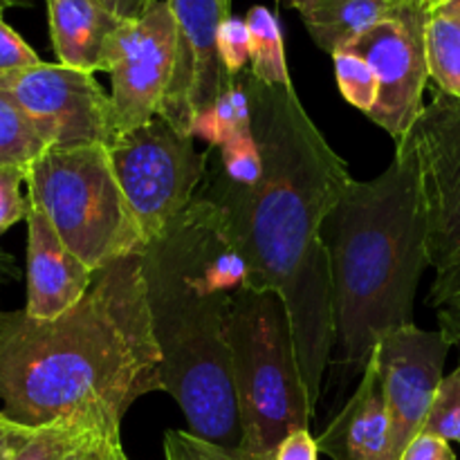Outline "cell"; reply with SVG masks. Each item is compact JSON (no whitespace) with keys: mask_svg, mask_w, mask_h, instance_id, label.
Masks as SVG:
<instances>
[{"mask_svg":"<svg viewBox=\"0 0 460 460\" xmlns=\"http://www.w3.org/2000/svg\"><path fill=\"white\" fill-rule=\"evenodd\" d=\"M427 305L436 313L445 340L460 349V256L449 268L436 272Z\"/></svg>","mask_w":460,"mask_h":460,"instance_id":"603a6c76","label":"cell"},{"mask_svg":"<svg viewBox=\"0 0 460 460\" xmlns=\"http://www.w3.org/2000/svg\"><path fill=\"white\" fill-rule=\"evenodd\" d=\"M4 7H13V4H30L31 0H3Z\"/></svg>","mask_w":460,"mask_h":460,"instance_id":"ab89813d","label":"cell"},{"mask_svg":"<svg viewBox=\"0 0 460 460\" xmlns=\"http://www.w3.org/2000/svg\"><path fill=\"white\" fill-rule=\"evenodd\" d=\"M218 148V169L229 182H236L241 184V187H252L254 182H259L261 171H263V162H261V153L259 146H256L252 128L234 135L232 139L220 144Z\"/></svg>","mask_w":460,"mask_h":460,"instance_id":"cb8c5ba5","label":"cell"},{"mask_svg":"<svg viewBox=\"0 0 460 460\" xmlns=\"http://www.w3.org/2000/svg\"><path fill=\"white\" fill-rule=\"evenodd\" d=\"M427 66L436 88L460 99V18L443 12L429 13Z\"/></svg>","mask_w":460,"mask_h":460,"instance_id":"ffe728a7","label":"cell"},{"mask_svg":"<svg viewBox=\"0 0 460 460\" xmlns=\"http://www.w3.org/2000/svg\"><path fill=\"white\" fill-rule=\"evenodd\" d=\"M279 3H283V4H288V7H292V9H304V7H308L310 3H314V0H279Z\"/></svg>","mask_w":460,"mask_h":460,"instance_id":"8d00e7d4","label":"cell"},{"mask_svg":"<svg viewBox=\"0 0 460 460\" xmlns=\"http://www.w3.org/2000/svg\"><path fill=\"white\" fill-rule=\"evenodd\" d=\"M422 3L400 4L398 12L359 36L349 52L359 54L377 76V102L368 119L385 128L395 144L404 142L425 111L427 21Z\"/></svg>","mask_w":460,"mask_h":460,"instance_id":"30bf717a","label":"cell"},{"mask_svg":"<svg viewBox=\"0 0 460 460\" xmlns=\"http://www.w3.org/2000/svg\"><path fill=\"white\" fill-rule=\"evenodd\" d=\"M99 3L106 9H111L121 21H130V18L142 16L153 0H99Z\"/></svg>","mask_w":460,"mask_h":460,"instance_id":"d6a6232c","label":"cell"},{"mask_svg":"<svg viewBox=\"0 0 460 460\" xmlns=\"http://www.w3.org/2000/svg\"><path fill=\"white\" fill-rule=\"evenodd\" d=\"M332 66H335L337 85L346 102L368 115L377 102V76L371 66L359 54L349 49L332 54Z\"/></svg>","mask_w":460,"mask_h":460,"instance_id":"7402d4cb","label":"cell"},{"mask_svg":"<svg viewBox=\"0 0 460 460\" xmlns=\"http://www.w3.org/2000/svg\"><path fill=\"white\" fill-rule=\"evenodd\" d=\"M48 144L12 97L0 93V164L30 169Z\"/></svg>","mask_w":460,"mask_h":460,"instance_id":"44dd1931","label":"cell"},{"mask_svg":"<svg viewBox=\"0 0 460 460\" xmlns=\"http://www.w3.org/2000/svg\"><path fill=\"white\" fill-rule=\"evenodd\" d=\"M400 460H456V454H454L449 440L429 434V431H420L407 445Z\"/></svg>","mask_w":460,"mask_h":460,"instance_id":"f546056e","label":"cell"},{"mask_svg":"<svg viewBox=\"0 0 460 460\" xmlns=\"http://www.w3.org/2000/svg\"><path fill=\"white\" fill-rule=\"evenodd\" d=\"M218 54L225 70L232 76L245 70L247 61L252 58V36L245 18L232 13L225 18L218 30Z\"/></svg>","mask_w":460,"mask_h":460,"instance_id":"484cf974","label":"cell"},{"mask_svg":"<svg viewBox=\"0 0 460 460\" xmlns=\"http://www.w3.org/2000/svg\"><path fill=\"white\" fill-rule=\"evenodd\" d=\"M99 434L103 431L88 422H54V425L30 429L9 460H76L85 445Z\"/></svg>","mask_w":460,"mask_h":460,"instance_id":"d6986e66","label":"cell"},{"mask_svg":"<svg viewBox=\"0 0 460 460\" xmlns=\"http://www.w3.org/2000/svg\"><path fill=\"white\" fill-rule=\"evenodd\" d=\"M4 3L0 0V72H13L22 70V67H31L40 63L39 54L21 39L16 30L7 25L3 18Z\"/></svg>","mask_w":460,"mask_h":460,"instance_id":"f1b7e54d","label":"cell"},{"mask_svg":"<svg viewBox=\"0 0 460 460\" xmlns=\"http://www.w3.org/2000/svg\"><path fill=\"white\" fill-rule=\"evenodd\" d=\"M25 184L30 205L48 216L63 243L94 272L144 250L103 144L48 148L27 169Z\"/></svg>","mask_w":460,"mask_h":460,"instance_id":"8992f818","label":"cell"},{"mask_svg":"<svg viewBox=\"0 0 460 460\" xmlns=\"http://www.w3.org/2000/svg\"><path fill=\"white\" fill-rule=\"evenodd\" d=\"M164 456L166 460H232L227 449L180 429L164 434Z\"/></svg>","mask_w":460,"mask_h":460,"instance_id":"83f0119b","label":"cell"},{"mask_svg":"<svg viewBox=\"0 0 460 460\" xmlns=\"http://www.w3.org/2000/svg\"><path fill=\"white\" fill-rule=\"evenodd\" d=\"M0 93L12 97L34 124L48 148L103 144L117 139L111 94L90 72L61 63H36L0 72Z\"/></svg>","mask_w":460,"mask_h":460,"instance_id":"ba28073f","label":"cell"},{"mask_svg":"<svg viewBox=\"0 0 460 460\" xmlns=\"http://www.w3.org/2000/svg\"><path fill=\"white\" fill-rule=\"evenodd\" d=\"M407 137L420 162L429 265L440 272L460 256V99L434 88Z\"/></svg>","mask_w":460,"mask_h":460,"instance_id":"8fae6325","label":"cell"},{"mask_svg":"<svg viewBox=\"0 0 460 460\" xmlns=\"http://www.w3.org/2000/svg\"><path fill=\"white\" fill-rule=\"evenodd\" d=\"M245 21L252 36V76L265 85H283V88L292 85L277 13L263 4H256L247 12Z\"/></svg>","mask_w":460,"mask_h":460,"instance_id":"ac0fdd59","label":"cell"},{"mask_svg":"<svg viewBox=\"0 0 460 460\" xmlns=\"http://www.w3.org/2000/svg\"><path fill=\"white\" fill-rule=\"evenodd\" d=\"M90 270L63 243L40 209L27 216V304L25 313L39 322H52L75 308L90 290Z\"/></svg>","mask_w":460,"mask_h":460,"instance_id":"5bb4252c","label":"cell"},{"mask_svg":"<svg viewBox=\"0 0 460 460\" xmlns=\"http://www.w3.org/2000/svg\"><path fill=\"white\" fill-rule=\"evenodd\" d=\"M162 391L182 409L189 431L223 449L243 443L232 380L229 328L247 286V263L223 207L196 200L142 250Z\"/></svg>","mask_w":460,"mask_h":460,"instance_id":"3957f363","label":"cell"},{"mask_svg":"<svg viewBox=\"0 0 460 460\" xmlns=\"http://www.w3.org/2000/svg\"><path fill=\"white\" fill-rule=\"evenodd\" d=\"M317 445L331 460H395L376 350L359 376L355 394L319 436Z\"/></svg>","mask_w":460,"mask_h":460,"instance_id":"9a60e30c","label":"cell"},{"mask_svg":"<svg viewBox=\"0 0 460 460\" xmlns=\"http://www.w3.org/2000/svg\"><path fill=\"white\" fill-rule=\"evenodd\" d=\"M160 359L139 252L97 270L52 322L0 313V413L27 429L76 420L119 436L130 404L162 391Z\"/></svg>","mask_w":460,"mask_h":460,"instance_id":"7a4b0ae2","label":"cell"},{"mask_svg":"<svg viewBox=\"0 0 460 460\" xmlns=\"http://www.w3.org/2000/svg\"><path fill=\"white\" fill-rule=\"evenodd\" d=\"M422 431L460 445V364L440 382L434 407Z\"/></svg>","mask_w":460,"mask_h":460,"instance_id":"d4e9b609","label":"cell"},{"mask_svg":"<svg viewBox=\"0 0 460 460\" xmlns=\"http://www.w3.org/2000/svg\"><path fill=\"white\" fill-rule=\"evenodd\" d=\"M398 7L391 0H314L299 13L314 43L332 57L394 16Z\"/></svg>","mask_w":460,"mask_h":460,"instance_id":"e0dca14e","label":"cell"},{"mask_svg":"<svg viewBox=\"0 0 460 460\" xmlns=\"http://www.w3.org/2000/svg\"><path fill=\"white\" fill-rule=\"evenodd\" d=\"M391 3H395V4H413V3H422V4H425V0H391Z\"/></svg>","mask_w":460,"mask_h":460,"instance_id":"60d3db41","label":"cell"},{"mask_svg":"<svg viewBox=\"0 0 460 460\" xmlns=\"http://www.w3.org/2000/svg\"><path fill=\"white\" fill-rule=\"evenodd\" d=\"M178 22L169 0H153L146 12L124 21L106 48L112 81V119L117 137L148 124L173 79Z\"/></svg>","mask_w":460,"mask_h":460,"instance_id":"9c48e42d","label":"cell"},{"mask_svg":"<svg viewBox=\"0 0 460 460\" xmlns=\"http://www.w3.org/2000/svg\"><path fill=\"white\" fill-rule=\"evenodd\" d=\"M434 12H443V13H449V16H454V18H460V0H447V3L440 4L438 9H434Z\"/></svg>","mask_w":460,"mask_h":460,"instance_id":"e575fe53","label":"cell"},{"mask_svg":"<svg viewBox=\"0 0 460 460\" xmlns=\"http://www.w3.org/2000/svg\"><path fill=\"white\" fill-rule=\"evenodd\" d=\"M117 460H128V456H126V452H124V447H121L119 454H117Z\"/></svg>","mask_w":460,"mask_h":460,"instance_id":"b9f144b4","label":"cell"},{"mask_svg":"<svg viewBox=\"0 0 460 460\" xmlns=\"http://www.w3.org/2000/svg\"><path fill=\"white\" fill-rule=\"evenodd\" d=\"M232 380L241 416V452L274 458L296 429H308V395L296 364L290 319L274 292L245 290L229 328Z\"/></svg>","mask_w":460,"mask_h":460,"instance_id":"5b68a950","label":"cell"},{"mask_svg":"<svg viewBox=\"0 0 460 460\" xmlns=\"http://www.w3.org/2000/svg\"><path fill=\"white\" fill-rule=\"evenodd\" d=\"M25 182L27 169L0 164V236L18 220H27L30 216V198L21 191Z\"/></svg>","mask_w":460,"mask_h":460,"instance_id":"4316f807","label":"cell"},{"mask_svg":"<svg viewBox=\"0 0 460 460\" xmlns=\"http://www.w3.org/2000/svg\"><path fill=\"white\" fill-rule=\"evenodd\" d=\"M272 460H319L317 438L308 429H296L279 445Z\"/></svg>","mask_w":460,"mask_h":460,"instance_id":"4dcf8cb0","label":"cell"},{"mask_svg":"<svg viewBox=\"0 0 460 460\" xmlns=\"http://www.w3.org/2000/svg\"><path fill=\"white\" fill-rule=\"evenodd\" d=\"M447 0H425V4L429 7V12H434V9H438L440 4H445Z\"/></svg>","mask_w":460,"mask_h":460,"instance_id":"74e56055","label":"cell"},{"mask_svg":"<svg viewBox=\"0 0 460 460\" xmlns=\"http://www.w3.org/2000/svg\"><path fill=\"white\" fill-rule=\"evenodd\" d=\"M232 0H169L178 22V58L173 79L157 115L180 133L193 135V124L214 111L236 76L225 70L218 54V30Z\"/></svg>","mask_w":460,"mask_h":460,"instance_id":"7c38bea8","label":"cell"},{"mask_svg":"<svg viewBox=\"0 0 460 460\" xmlns=\"http://www.w3.org/2000/svg\"><path fill=\"white\" fill-rule=\"evenodd\" d=\"M9 427H12V422H9V420H7V418H4V416H3V413H0V436H3V434H4V431H7V429H9Z\"/></svg>","mask_w":460,"mask_h":460,"instance_id":"f35d334b","label":"cell"},{"mask_svg":"<svg viewBox=\"0 0 460 460\" xmlns=\"http://www.w3.org/2000/svg\"><path fill=\"white\" fill-rule=\"evenodd\" d=\"M229 452V449H227ZM229 456H232V460H272V458H259V456H250V454L241 452V449H232L229 452Z\"/></svg>","mask_w":460,"mask_h":460,"instance_id":"d590c367","label":"cell"},{"mask_svg":"<svg viewBox=\"0 0 460 460\" xmlns=\"http://www.w3.org/2000/svg\"><path fill=\"white\" fill-rule=\"evenodd\" d=\"M27 434H30V429H27V427L13 425V422H12V427H9V429L4 431L3 436H0V460L12 458L13 449L21 445V440L25 438Z\"/></svg>","mask_w":460,"mask_h":460,"instance_id":"836d02e7","label":"cell"},{"mask_svg":"<svg viewBox=\"0 0 460 460\" xmlns=\"http://www.w3.org/2000/svg\"><path fill=\"white\" fill-rule=\"evenodd\" d=\"M121 449L119 436L99 434L97 438L90 440L84 447V452L76 456V460H117V454Z\"/></svg>","mask_w":460,"mask_h":460,"instance_id":"1f68e13d","label":"cell"},{"mask_svg":"<svg viewBox=\"0 0 460 460\" xmlns=\"http://www.w3.org/2000/svg\"><path fill=\"white\" fill-rule=\"evenodd\" d=\"M236 76L250 99L263 171L259 182L241 187L216 169L198 193L223 207L247 263L250 290L274 292L286 305L314 416L335 349V299L322 225L353 178L310 119L295 85H265L250 70Z\"/></svg>","mask_w":460,"mask_h":460,"instance_id":"6da1fadb","label":"cell"},{"mask_svg":"<svg viewBox=\"0 0 460 460\" xmlns=\"http://www.w3.org/2000/svg\"><path fill=\"white\" fill-rule=\"evenodd\" d=\"M449 349L452 344L443 332L422 331L416 323L386 331L373 349L380 362L395 460H400L407 445L425 429L445 377Z\"/></svg>","mask_w":460,"mask_h":460,"instance_id":"4fadbf2b","label":"cell"},{"mask_svg":"<svg viewBox=\"0 0 460 460\" xmlns=\"http://www.w3.org/2000/svg\"><path fill=\"white\" fill-rule=\"evenodd\" d=\"M427 205L411 139L395 144L385 173L358 182L322 225L335 299L340 362L362 376L377 340L413 323L418 283L429 265Z\"/></svg>","mask_w":460,"mask_h":460,"instance_id":"277c9868","label":"cell"},{"mask_svg":"<svg viewBox=\"0 0 460 460\" xmlns=\"http://www.w3.org/2000/svg\"><path fill=\"white\" fill-rule=\"evenodd\" d=\"M58 63L81 72H106V48L121 18L99 0H45Z\"/></svg>","mask_w":460,"mask_h":460,"instance_id":"2e32d148","label":"cell"},{"mask_svg":"<svg viewBox=\"0 0 460 460\" xmlns=\"http://www.w3.org/2000/svg\"><path fill=\"white\" fill-rule=\"evenodd\" d=\"M108 155L146 247L196 200L209 151H198L193 135L180 133L155 115L117 137Z\"/></svg>","mask_w":460,"mask_h":460,"instance_id":"52a82bcc","label":"cell"}]
</instances>
